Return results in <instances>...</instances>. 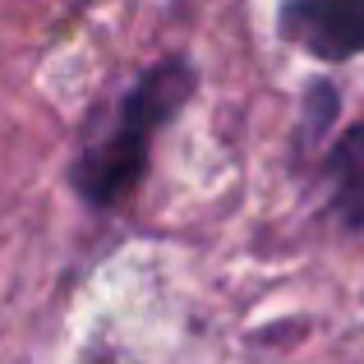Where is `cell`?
<instances>
[{"mask_svg":"<svg viewBox=\"0 0 364 364\" xmlns=\"http://www.w3.org/2000/svg\"><path fill=\"white\" fill-rule=\"evenodd\" d=\"M282 33L323 60L364 51V0H286Z\"/></svg>","mask_w":364,"mask_h":364,"instance_id":"cell-2","label":"cell"},{"mask_svg":"<svg viewBox=\"0 0 364 364\" xmlns=\"http://www.w3.org/2000/svg\"><path fill=\"white\" fill-rule=\"evenodd\" d=\"M337 176H341V194L355 208V217H364V134H350L337 152Z\"/></svg>","mask_w":364,"mask_h":364,"instance_id":"cell-3","label":"cell"},{"mask_svg":"<svg viewBox=\"0 0 364 364\" xmlns=\"http://www.w3.org/2000/svg\"><path fill=\"white\" fill-rule=\"evenodd\" d=\"M185 92H189V70L185 65H161V70H152L148 79L129 92L116 129H111L79 166V185H83V194H88L92 203H116L124 189L143 176L152 129L185 102Z\"/></svg>","mask_w":364,"mask_h":364,"instance_id":"cell-1","label":"cell"}]
</instances>
